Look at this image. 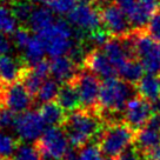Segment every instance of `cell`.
Masks as SVG:
<instances>
[{"instance_id": "1", "label": "cell", "mask_w": 160, "mask_h": 160, "mask_svg": "<svg viewBox=\"0 0 160 160\" xmlns=\"http://www.w3.org/2000/svg\"><path fill=\"white\" fill-rule=\"evenodd\" d=\"M105 125V120L99 112L80 108L67 113L61 127L68 138L71 147L80 150L91 144V140L98 139Z\"/></svg>"}, {"instance_id": "2", "label": "cell", "mask_w": 160, "mask_h": 160, "mask_svg": "<svg viewBox=\"0 0 160 160\" xmlns=\"http://www.w3.org/2000/svg\"><path fill=\"white\" fill-rule=\"evenodd\" d=\"M138 93L135 85L120 78L105 80L101 82L99 93V113L106 124L122 121L118 114L124 117V111L128 100Z\"/></svg>"}, {"instance_id": "3", "label": "cell", "mask_w": 160, "mask_h": 160, "mask_svg": "<svg viewBox=\"0 0 160 160\" xmlns=\"http://www.w3.org/2000/svg\"><path fill=\"white\" fill-rule=\"evenodd\" d=\"M135 131L124 121L106 124L97 144L106 159H117L128 146L134 144Z\"/></svg>"}, {"instance_id": "4", "label": "cell", "mask_w": 160, "mask_h": 160, "mask_svg": "<svg viewBox=\"0 0 160 160\" xmlns=\"http://www.w3.org/2000/svg\"><path fill=\"white\" fill-rule=\"evenodd\" d=\"M51 58L67 55L74 45V32L68 21L57 19L54 24L37 34Z\"/></svg>"}, {"instance_id": "5", "label": "cell", "mask_w": 160, "mask_h": 160, "mask_svg": "<svg viewBox=\"0 0 160 160\" xmlns=\"http://www.w3.org/2000/svg\"><path fill=\"white\" fill-rule=\"evenodd\" d=\"M93 6L98 8L102 26L112 37H125L133 31L127 14L111 0H97Z\"/></svg>"}, {"instance_id": "6", "label": "cell", "mask_w": 160, "mask_h": 160, "mask_svg": "<svg viewBox=\"0 0 160 160\" xmlns=\"http://www.w3.org/2000/svg\"><path fill=\"white\" fill-rule=\"evenodd\" d=\"M133 33L137 59L146 73L160 77V42L152 39L145 31H133Z\"/></svg>"}, {"instance_id": "7", "label": "cell", "mask_w": 160, "mask_h": 160, "mask_svg": "<svg viewBox=\"0 0 160 160\" xmlns=\"http://www.w3.org/2000/svg\"><path fill=\"white\" fill-rule=\"evenodd\" d=\"M74 84L78 87L81 100V108L99 112V93L101 80L86 68H80L74 77Z\"/></svg>"}, {"instance_id": "8", "label": "cell", "mask_w": 160, "mask_h": 160, "mask_svg": "<svg viewBox=\"0 0 160 160\" xmlns=\"http://www.w3.org/2000/svg\"><path fill=\"white\" fill-rule=\"evenodd\" d=\"M37 142L42 151L44 157L51 160L65 159L67 153L72 148L62 127L46 128L42 137Z\"/></svg>"}, {"instance_id": "9", "label": "cell", "mask_w": 160, "mask_h": 160, "mask_svg": "<svg viewBox=\"0 0 160 160\" xmlns=\"http://www.w3.org/2000/svg\"><path fill=\"white\" fill-rule=\"evenodd\" d=\"M34 100L30 92L26 90L24 84L19 80L10 85H4L0 105L5 106L17 114H21L32 108Z\"/></svg>"}, {"instance_id": "10", "label": "cell", "mask_w": 160, "mask_h": 160, "mask_svg": "<svg viewBox=\"0 0 160 160\" xmlns=\"http://www.w3.org/2000/svg\"><path fill=\"white\" fill-rule=\"evenodd\" d=\"M154 114L151 101L142 95L137 94L128 100L124 111V122L128 125L133 131L138 132L144 128Z\"/></svg>"}, {"instance_id": "11", "label": "cell", "mask_w": 160, "mask_h": 160, "mask_svg": "<svg viewBox=\"0 0 160 160\" xmlns=\"http://www.w3.org/2000/svg\"><path fill=\"white\" fill-rule=\"evenodd\" d=\"M14 131L20 141L37 142L45 132V122L38 111H27L18 114Z\"/></svg>"}, {"instance_id": "12", "label": "cell", "mask_w": 160, "mask_h": 160, "mask_svg": "<svg viewBox=\"0 0 160 160\" xmlns=\"http://www.w3.org/2000/svg\"><path fill=\"white\" fill-rule=\"evenodd\" d=\"M67 21L74 28L84 31L87 34L102 27L99 11L93 5L79 4L67 15Z\"/></svg>"}, {"instance_id": "13", "label": "cell", "mask_w": 160, "mask_h": 160, "mask_svg": "<svg viewBox=\"0 0 160 160\" xmlns=\"http://www.w3.org/2000/svg\"><path fill=\"white\" fill-rule=\"evenodd\" d=\"M84 68L95 74L101 81L118 78V71L101 48H94L86 55Z\"/></svg>"}, {"instance_id": "14", "label": "cell", "mask_w": 160, "mask_h": 160, "mask_svg": "<svg viewBox=\"0 0 160 160\" xmlns=\"http://www.w3.org/2000/svg\"><path fill=\"white\" fill-rule=\"evenodd\" d=\"M30 68L24 60L13 55H0V80L4 85H10L21 80L25 71Z\"/></svg>"}, {"instance_id": "15", "label": "cell", "mask_w": 160, "mask_h": 160, "mask_svg": "<svg viewBox=\"0 0 160 160\" xmlns=\"http://www.w3.org/2000/svg\"><path fill=\"white\" fill-rule=\"evenodd\" d=\"M51 77L64 84L74 79L80 67L71 59L68 55H61L57 58H51Z\"/></svg>"}, {"instance_id": "16", "label": "cell", "mask_w": 160, "mask_h": 160, "mask_svg": "<svg viewBox=\"0 0 160 160\" xmlns=\"http://www.w3.org/2000/svg\"><path fill=\"white\" fill-rule=\"evenodd\" d=\"M55 102L65 111L66 113H71V112H74V111L81 108L79 91L73 80L61 84Z\"/></svg>"}, {"instance_id": "17", "label": "cell", "mask_w": 160, "mask_h": 160, "mask_svg": "<svg viewBox=\"0 0 160 160\" xmlns=\"http://www.w3.org/2000/svg\"><path fill=\"white\" fill-rule=\"evenodd\" d=\"M101 50L104 51V53L107 55V58L115 66L117 71L122 65H125L128 60L133 59L125 48L121 38H118V37H112L108 40V42Z\"/></svg>"}, {"instance_id": "18", "label": "cell", "mask_w": 160, "mask_h": 160, "mask_svg": "<svg viewBox=\"0 0 160 160\" xmlns=\"http://www.w3.org/2000/svg\"><path fill=\"white\" fill-rule=\"evenodd\" d=\"M134 145L142 155L147 154L160 146V131L146 125L144 128L135 132Z\"/></svg>"}, {"instance_id": "19", "label": "cell", "mask_w": 160, "mask_h": 160, "mask_svg": "<svg viewBox=\"0 0 160 160\" xmlns=\"http://www.w3.org/2000/svg\"><path fill=\"white\" fill-rule=\"evenodd\" d=\"M55 20L57 19L54 18V13L47 6L35 7L31 15L27 28H30L32 33L39 34L40 32H42L52 24H54Z\"/></svg>"}, {"instance_id": "20", "label": "cell", "mask_w": 160, "mask_h": 160, "mask_svg": "<svg viewBox=\"0 0 160 160\" xmlns=\"http://www.w3.org/2000/svg\"><path fill=\"white\" fill-rule=\"evenodd\" d=\"M39 114L48 127H61L66 119V112L55 101L46 102L39 107Z\"/></svg>"}, {"instance_id": "21", "label": "cell", "mask_w": 160, "mask_h": 160, "mask_svg": "<svg viewBox=\"0 0 160 160\" xmlns=\"http://www.w3.org/2000/svg\"><path fill=\"white\" fill-rule=\"evenodd\" d=\"M135 87L138 93L151 102L160 98V78L157 75L147 73L141 78Z\"/></svg>"}, {"instance_id": "22", "label": "cell", "mask_w": 160, "mask_h": 160, "mask_svg": "<svg viewBox=\"0 0 160 160\" xmlns=\"http://www.w3.org/2000/svg\"><path fill=\"white\" fill-rule=\"evenodd\" d=\"M145 68L138 59H131L118 70L120 79L125 80L132 85H137L144 77Z\"/></svg>"}, {"instance_id": "23", "label": "cell", "mask_w": 160, "mask_h": 160, "mask_svg": "<svg viewBox=\"0 0 160 160\" xmlns=\"http://www.w3.org/2000/svg\"><path fill=\"white\" fill-rule=\"evenodd\" d=\"M44 153L38 142L19 141L10 160H44Z\"/></svg>"}, {"instance_id": "24", "label": "cell", "mask_w": 160, "mask_h": 160, "mask_svg": "<svg viewBox=\"0 0 160 160\" xmlns=\"http://www.w3.org/2000/svg\"><path fill=\"white\" fill-rule=\"evenodd\" d=\"M10 8L20 26L27 27L31 15L35 7L32 0H12L10 2Z\"/></svg>"}, {"instance_id": "25", "label": "cell", "mask_w": 160, "mask_h": 160, "mask_svg": "<svg viewBox=\"0 0 160 160\" xmlns=\"http://www.w3.org/2000/svg\"><path fill=\"white\" fill-rule=\"evenodd\" d=\"M60 86L61 85H60L59 81H57L52 77H50L48 79H46L44 81V84L41 86V88H40L35 100H38L39 102H41V105L46 104V102L55 101L57 97H58V93H59Z\"/></svg>"}, {"instance_id": "26", "label": "cell", "mask_w": 160, "mask_h": 160, "mask_svg": "<svg viewBox=\"0 0 160 160\" xmlns=\"http://www.w3.org/2000/svg\"><path fill=\"white\" fill-rule=\"evenodd\" d=\"M45 80L46 79L44 77H41L38 72H35V70L33 67H30V68H27L25 71V73H24V75H22V78H21L20 81L24 84L26 90L28 91L30 94L35 99Z\"/></svg>"}, {"instance_id": "27", "label": "cell", "mask_w": 160, "mask_h": 160, "mask_svg": "<svg viewBox=\"0 0 160 160\" xmlns=\"http://www.w3.org/2000/svg\"><path fill=\"white\" fill-rule=\"evenodd\" d=\"M18 24L10 7L0 5V32L4 34H13L18 30Z\"/></svg>"}, {"instance_id": "28", "label": "cell", "mask_w": 160, "mask_h": 160, "mask_svg": "<svg viewBox=\"0 0 160 160\" xmlns=\"http://www.w3.org/2000/svg\"><path fill=\"white\" fill-rule=\"evenodd\" d=\"M79 5L78 0H45L44 6H47L53 13L57 14H70L77 6Z\"/></svg>"}, {"instance_id": "29", "label": "cell", "mask_w": 160, "mask_h": 160, "mask_svg": "<svg viewBox=\"0 0 160 160\" xmlns=\"http://www.w3.org/2000/svg\"><path fill=\"white\" fill-rule=\"evenodd\" d=\"M18 144L19 141H17L13 137L6 134L4 132H0V157L5 159H11Z\"/></svg>"}, {"instance_id": "30", "label": "cell", "mask_w": 160, "mask_h": 160, "mask_svg": "<svg viewBox=\"0 0 160 160\" xmlns=\"http://www.w3.org/2000/svg\"><path fill=\"white\" fill-rule=\"evenodd\" d=\"M102 153L100 151L98 144L91 142L78 150V159L77 160H102Z\"/></svg>"}, {"instance_id": "31", "label": "cell", "mask_w": 160, "mask_h": 160, "mask_svg": "<svg viewBox=\"0 0 160 160\" xmlns=\"http://www.w3.org/2000/svg\"><path fill=\"white\" fill-rule=\"evenodd\" d=\"M17 117V113L12 112L5 106L0 105V131L14 128Z\"/></svg>"}, {"instance_id": "32", "label": "cell", "mask_w": 160, "mask_h": 160, "mask_svg": "<svg viewBox=\"0 0 160 160\" xmlns=\"http://www.w3.org/2000/svg\"><path fill=\"white\" fill-rule=\"evenodd\" d=\"M145 32L150 35L153 40L160 42V8L157 11L155 14L151 18L150 22H148V25L146 27Z\"/></svg>"}, {"instance_id": "33", "label": "cell", "mask_w": 160, "mask_h": 160, "mask_svg": "<svg viewBox=\"0 0 160 160\" xmlns=\"http://www.w3.org/2000/svg\"><path fill=\"white\" fill-rule=\"evenodd\" d=\"M115 160H145V159H144L142 153L133 144V145L128 146Z\"/></svg>"}, {"instance_id": "34", "label": "cell", "mask_w": 160, "mask_h": 160, "mask_svg": "<svg viewBox=\"0 0 160 160\" xmlns=\"http://www.w3.org/2000/svg\"><path fill=\"white\" fill-rule=\"evenodd\" d=\"M111 1L114 2L115 5L119 6L120 8L128 15L131 13V11L134 8V6L138 0H111Z\"/></svg>"}, {"instance_id": "35", "label": "cell", "mask_w": 160, "mask_h": 160, "mask_svg": "<svg viewBox=\"0 0 160 160\" xmlns=\"http://www.w3.org/2000/svg\"><path fill=\"white\" fill-rule=\"evenodd\" d=\"M11 51V42L6 38V34L0 32V55L7 54Z\"/></svg>"}, {"instance_id": "36", "label": "cell", "mask_w": 160, "mask_h": 160, "mask_svg": "<svg viewBox=\"0 0 160 160\" xmlns=\"http://www.w3.org/2000/svg\"><path fill=\"white\" fill-rule=\"evenodd\" d=\"M79 4H85V5H94L97 0H78Z\"/></svg>"}, {"instance_id": "37", "label": "cell", "mask_w": 160, "mask_h": 160, "mask_svg": "<svg viewBox=\"0 0 160 160\" xmlns=\"http://www.w3.org/2000/svg\"><path fill=\"white\" fill-rule=\"evenodd\" d=\"M2 88H4V84L1 82V80H0V98H1V93H2Z\"/></svg>"}, {"instance_id": "38", "label": "cell", "mask_w": 160, "mask_h": 160, "mask_svg": "<svg viewBox=\"0 0 160 160\" xmlns=\"http://www.w3.org/2000/svg\"><path fill=\"white\" fill-rule=\"evenodd\" d=\"M0 1H1V2H7V4H10L12 0H0Z\"/></svg>"}, {"instance_id": "39", "label": "cell", "mask_w": 160, "mask_h": 160, "mask_svg": "<svg viewBox=\"0 0 160 160\" xmlns=\"http://www.w3.org/2000/svg\"><path fill=\"white\" fill-rule=\"evenodd\" d=\"M0 160H10V159H5V158H2V157H0Z\"/></svg>"}, {"instance_id": "40", "label": "cell", "mask_w": 160, "mask_h": 160, "mask_svg": "<svg viewBox=\"0 0 160 160\" xmlns=\"http://www.w3.org/2000/svg\"><path fill=\"white\" fill-rule=\"evenodd\" d=\"M105 160H114V159H105Z\"/></svg>"}, {"instance_id": "41", "label": "cell", "mask_w": 160, "mask_h": 160, "mask_svg": "<svg viewBox=\"0 0 160 160\" xmlns=\"http://www.w3.org/2000/svg\"><path fill=\"white\" fill-rule=\"evenodd\" d=\"M159 78H160V77H159Z\"/></svg>"}]
</instances>
